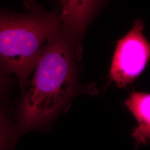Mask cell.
Listing matches in <instances>:
<instances>
[{"label": "cell", "mask_w": 150, "mask_h": 150, "mask_svg": "<svg viewBox=\"0 0 150 150\" xmlns=\"http://www.w3.org/2000/svg\"><path fill=\"white\" fill-rule=\"evenodd\" d=\"M79 40L62 25L44 44L30 87L22 96L17 136L50 121L74 96L78 86Z\"/></svg>", "instance_id": "cell-1"}, {"label": "cell", "mask_w": 150, "mask_h": 150, "mask_svg": "<svg viewBox=\"0 0 150 150\" xmlns=\"http://www.w3.org/2000/svg\"><path fill=\"white\" fill-rule=\"evenodd\" d=\"M27 9L25 13L0 9V71L16 76L22 96L41 48L62 26L56 11H43L30 4Z\"/></svg>", "instance_id": "cell-2"}, {"label": "cell", "mask_w": 150, "mask_h": 150, "mask_svg": "<svg viewBox=\"0 0 150 150\" xmlns=\"http://www.w3.org/2000/svg\"><path fill=\"white\" fill-rule=\"evenodd\" d=\"M144 27L142 22L136 20L131 30L117 42L109 77L118 88L132 83L150 59V43L143 33Z\"/></svg>", "instance_id": "cell-3"}, {"label": "cell", "mask_w": 150, "mask_h": 150, "mask_svg": "<svg viewBox=\"0 0 150 150\" xmlns=\"http://www.w3.org/2000/svg\"><path fill=\"white\" fill-rule=\"evenodd\" d=\"M59 18L62 25L75 37L80 38L100 0H59Z\"/></svg>", "instance_id": "cell-4"}, {"label": "cell", "mask_w": 150, "mask_h": 150, "mask_svg": "<svg viewBox=\"0 0 150 150\" xmlns=\"http://www.w3.org/2000/svg\"><path fill=\"white\" fill-rule=\"evenodd\" d=\"M125 104L137 121L132 136L136 146L150 142V93L134 92Z\"/></svg>", "instance_id": "cell-5"}, {"label": "cell", "mask_w": 150, "mask_h": 150, "mask_svg": "<svg viewBox=\"0 0 150 150\" xmlns=\"http://www.w3.org/2000/svg\"><path fill=\"white\" fill-rule=\"evenodd\" d=\"M16 125L0 105V150L11 147L16 140Z\"/></svg>", "instance_id": "cell-6"}, {"label": "cell", "mask_w": 150, "mask_h": 150, "mask_svg": "<svg viewBox=\"0 0 150 150\" xmlns=\"http://www.w3.org/2000/svg\"><path fill=\"white\" fill-rule=\"evenodd\" d=\"M13 83V80L9 78L7 75L0 71V96H5Z\"/></svg>", "instance_id": "cell-7"}]
</instances>
